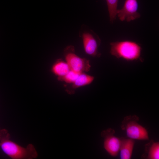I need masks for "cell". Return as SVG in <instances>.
I'll list each match as a JSON object with an SVG mask.
<instances>
[{
    "instance_id": "1",
    "label": "cell",
    "mask_w": 159,
    "mask_h": 159,
    "mask_svg": "<svg viewBox=\"0 0 159 159\" xmlns=\"http://www.w3.org/2000/svg\"><path fill=\"white\" fill-rule=\"evenodd\" d=\"M8 130H0V147L3 152L12 159H33L37 158L38 153L34 146L29 144L22 147L10 140Z\"/></svg>"
},
{
    "instance_id": "2",
    "label": "cell",
    "mask_w": 159,
    "mask_h": 159,
    "mask_svg": "<svg viewBox=\"0 0 159 159\" xmlns=\"http://www.w3.org/2000/svg\"><path fill=\"white\" fill-rule=\"evenodd\" d=\"M110 45V54L117 58L130 61L141 59V48L135 42L128 41L116 42H111Z\"/></svg>"
},
{
    "instance_id": "3",
    "label": "cell",
    "mask_w": 159,
    "mask_h": 159,
    "mask_svg": "<svg viewBox=\"0 0 159 159\" xmlns=\"http://www.w3.org/2000/svg\"><path fill=\"white\" fill-rule=\"evenodd\" d=\"M139 120V118L137 115L127 116L121 123V128L125 131L128 138L133 140H148L149 139L148 132L138 122Z\"/></svg>"
},
{
    "instance_id": "4",
    "label": "cell",
    "mask_w": 159,
    "mask_h": 159,
    "mask_svg": "<svg viewBox=\"0 0 159 159\" xmlns=\"http://www.w3.org/2000/svg\"><path fill=\"white\" fill-rule=\"evenodd\" d=\"M79 36L82 39L84 49L87 54L93 57H100L101 53L98 47L100 44L98 36L86 25L82 24L79 32Z\"/></svg>"
},
{
    "instance_id": "5",
    "label": "cell",
    "mask_w": 159,
    "mask_h": 159,
    "mask_svg": "<svg viewBox=\"0 0 159 159\" xmlns=\"http://www.w3.org/2000/svg\"><path fill=\"white\" fill-rule=\"evenodd\" d=\"M64 53L67 63L71 70L79 73L90 70L91 65L89 61L77 56L75 54L73 46L67 47L64 50Z\"/></svg>"
},
{
    "instance_id": "6",
    "label": "cell",
    "mask_w": 159,
    "mask_h": 159,
    "mask_svg": "<svg viewBox=\"0 0 159 159\" xmlns=\"http://www.w3.org/2000/svg\"><path fill=\"white\" fill-rule=\"evenodd\" d=\"M115 131L111 128L103 130L101 132L104 138V147L105 150L111 156L116 157L119 152L120 138L114 135Z\"/></svg>"
},
{
    "instance_id": "7",
    "label": "cell",
    "mask_w": 159,
    "mask_h": 159,
    "mask_svg": "<svg viewBox=\"0 0 159 159\" xmlns=\"http://www.w3.org/2000/svg\"><path fill=\"white\" fill-rule=\"evenodd\" d=\"M138 9L137 0H125L123 7L117 10V15L120 20L129 22L140 17Z\"/></svg>"
},
{
    "instance_id": "8",
    "label": "cell",
    "mask_w": 159,
    "mask_h": 159,
    "mask_svg": "<svg viewBox=\"0 0 159 159\" xmlns=\"http://www.w3.org/2000/svg\"><path fill=\"white\" fill-rule=\"evenodd\" d=\"M119 150L121 159H130L131 158L135 145L134 140L128 138H120Z\"/></svg>"
},
{
    "instance_id": "9",
    "label": "cell",
    "mask_w": 159,
    "mask_h": 159,
    "mask_svg": "<svg viewBox=\"0 0 159 159\" xmlns=\"http://www.w3.org/2000/svg\"><path fill=\"white\" fill-rule=\"evenodd\" d=\"M94 79L93 77L81 73L72 84L66 88V91L69 94H73L77 88L90 84Z\"/></svg>"
},
{
    "instance_id": "10",
    "label": "cell",
    "mask_w": 159,
    "mask_h": 159,
    "mask_svg": "<svg viewBox=\"0 0 159 159\" xmlns=\"http://www.w3.org/2000/svg\"><path fill=\"white\" fill-rule=\"evenodd\" d=\"M70 70L67 63L61 60L58 61L52 68L53 72L58 77L64 76Z\"/></svg>"
},
{
    "instance_id": "11",
    "label": "cell",
    "mask_w": 159,
    "mask_h": 159,
    "mask_svg": "<svg viewBox=\"0 0 159 159\" xmlns=\"http://www.w3.org/2000/svg\"><path fill=\"white\" fill-rule=\"evenodd\" d=\"M108 7L110 20L113 22L116 19L118 0H106Z\"/></svg>"
},
{
    "instance_id": "12",
    "label": "cell",
    "mask_w": 159,
    "mask_h": 159,
    "mask_svg": "<svg viewBox=\"0 0 159 159\" xmlns=\"http://www.w3.org/2000/svg\"><path fill=\"white\" fill-rule=\"evenodd\" d=\"M150 144L147 151V158L158 159L159 158V143L152 142Z\"/></svg>"
},
{
    "instance_id": "13",
    "label": "cell",
    "mask_w": 159,
    "mask_h": 159,
    "mask_svg": "<svg viewBox=\"0 0 159 159\" xmlns=\"http://www.w3.org/2000/svg\"><path fill=\"white\" fill-rule=\"evenodd\" d=\"M80 73L76 72L70 70L64 76L58 77V79L67 83H72L75 80Z\"/></svg>"
},
{
    "instance_id": "14",
    "label": "cell",
    "mask_w": 159,
    "mask_h": 159,
    "mask_svg": "<svg viewBox=\"0 0 159 159\" xmlns=\"http://www.w3.org/2000/svg\"><path fill=\"white\" fill-rule=\"evenodd\" d=\"M1 129H0V130Z\"/></svg>"
}]
</instances>
